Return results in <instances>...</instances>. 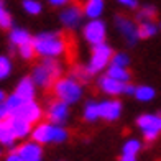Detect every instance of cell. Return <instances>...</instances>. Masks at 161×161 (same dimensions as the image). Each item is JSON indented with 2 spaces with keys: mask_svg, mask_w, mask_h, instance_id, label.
<instances>
[{
  "mask_svg": "<svg viewBox=\"0 0 161 161\" xmlns=\"http://www.w3.org/2000/svg\"><path fill=\"white\" fill-rule=\"evenodd\" d=\"M35 53L43 58H56L64 53L66 43L58 33H40L31 40Z\"/></svg>",
  "mask_w": 161,
  "mask_h": 161,
  "instance_id": "obj_1",
  "label": "cell"
},
{
  "mask_svg": "<svg viewBox=\"0 0 161 161\" xmlns=\"http://www.w3.org/2000/svg\"><path fill=\"white\" fill-rule=\"evenodd\" d=\"M59 74H61L59 63H58L54 58H45V61L33 69L31 79L36 86L49 87L58 77H59Z\"/></svg>",
  "mask_w": 161,
  "mask_h": 161,
  "instance_id": "obj_2",
  "label": "cell"
},
{
  "mask_svg": "<svg viewBox=\"0 0 161 161\" xmlns=\"http://www.w3.org/2000/svg\"><path fill=\"white\" fill-rule=\"evenodd\" d=\"M54 94L56 97L66 102V104H74L80 99L82 96V87L74 77H66V79H59L54 84Z\"/></svg>",
  "mask_w": 161,
  "mask_h": 161,
  "instance_id": "obj_3",
  "label": "cell"
},
{
  "mask_svg": "<svg viewBox=\"0 0 161 161\" xmlns=\"http://www.w3.org/2000/svg\"><path fill=\"white\" fill-rule=\"evenodd\" d=\"M31 136L36 143H61L68 138V133L58 123H41L31 131Z\"/></svg>",
  "mask_w": 161,
  "mask_h": 161,
  "instance_id": "obj_4",
  "label": "cell"
},
{
  "mask_svg": "<svg viewBox=\"0 0 161 161\" xmlns=\"http://www.w3.org/2000/svg\"><path fill=\"white\" fill-rule=\"evenodd\" d=\"M110 58H112V49H110V46H108V45H105L104 41L97 43V45H94V51H92L91 61H89V64L86 66L87 74L92 76V74H97V72H100V71L108 64Z\"/></svg>",
  "mask_w": 161,
  "mask_h": 161,
  "instance_id": "obj_5",
  "label": "cell"
},
{
  "mask_svg": "<svg viewBox=\"0 0 161 161\" xmlns=\"http://www.w3.org/2000/svg\"><path fill=\"white\" fill-rule=\"evenodd\" d=\"M136 123H138V127H140V130L143 131V135L148 142L155 140V138L161 133V115H153V114L142 115Z\"/></svg>",
  "mask_w": 161,
  "mask_h": 161,
  "instance_id": "obj_6",
  "label": "cell"
},
{
  "mask_svg": "<svg viewBox=\"0 0 161 161\" xmlns=\"http://www.w3.org/2000/svg\"><path fill=\"white\" fill-rule=\"evenodd\" d=\"M84 38L91 45L102 43L105 38V23L99 18H91V21L84 26Z\"/></svg>",
  "mask_w": 161,
  "mask_h": 161,
  "instance_id": "obj_7",
  "label": "cell"
},
{
  "mask_svg": "<svg viewBox=\"0 0 161 161\" xmlns=\"http://www.w3.org/2000/svg\"><path fill=\"white\" fill-rule=\"evenodd\" d=\"M10 115H18V117H21V119L28 120L30 123H35V122H38L41 119V108L33 99H28V100L21 102V105Z\"/></svg>",
  "mask_w": 161,
  "mask_h": 161,
  "instance_id": "obj_8",
  "label": "cell"
},
{
  "mask_svg": "<svg viewBox=\"0 0 161 161\" xmlns=\"http://www.w3.org/2000/svg\"><path fill=\"white\" fill-rule=\"evenodd\" d=\"M17 155H18V161H38V159H41L43 150H41V146L33 140L31 143L21 145L17 150Z\"/></svg>",
  "mask_w": 161,
  "mask_h": 161,
  "instance_id": "obj_9",
  "label": "cell"
},
{
  "mask_svg": "<svg viewBox=\"0 0 161 161\" xmlns=\"http://www.w3.org/2000/svg\"><path fill=\"white\" fill-rule=\"evenodd\" d=\"M5 120H7V123L10 125L13 135H15L17 138H23V136H26V135H30L31 123L28 122V120L21 119V117H18V115H8Z\"/></svg>",
  "mask_w": 161,
  "mask_h": 161,
  "instance_id": "obj_10",
  "label": "cell"
},
{
  "mask_svg": "<svg viewBox=\"0 0 161 161\" xmlns=\"http://www.w3.org/2000/svg\"><path fill=\"white\" fill-rule=\"evenodd\" d=\"M122 112V104L119 100H104L99 104V117L105 120H117Z\"/></svg>",
  "mask_w": 161,
  "mask_h": 161,
  "instance_id": "obj_11",
  "label": "cell"
},
{
  "mask_svg": "<svg viewBox=\"0 0 161 161\" xmlns=\"http://www.w3.org/2000/svg\"><path fill=\"white\" fill-rule=\"evenodd\" d=\"M69 115V107L66 102L63 100H58V102H53V104L49 105V110H48V117L49 120L53 123H58V125H61V123L66 122Z\"/></svg>",
  "mask_w": 161,
  "mask_h": 161,
  "instance_id": "obj_12",
  "label": "cell"
},
{
  "mask_svg": "<svg viewBox=\"0 0 161 161\" xmlns=\"http://www.w3.org/2000/svg\"><path fill=\"white\" fill-rule=\"evenodd\" d=\"M115 23L119 26L120 33L125 36L130 45H135L136 40H138V26H135L133 21H130L127 18H120V17L115 18Z\"/></svg>",
  "mask_w": 161,
  "mask_h": 161,
  "instance_id": "obj_13",
  "label": "cell"
},
{
  "mask_svg": "<svg viewBox=\"0 0 161 161\" xmlns=\"http://www.w3.org/2000/svg\"><path fill=\"white\" fill-rule=\"evenodd\" d=\"M99 87L104 92L110 94V96H119V94H122L123 89H125V82L117 80L110 76H104V77L99 79Z\"/></svg>",
  "mask_w": 161,
  "mask_h": 161,
  "instance_id": "obj_14",
  "label": "cell"
},
{
  "mask_svg": "<svg viewBox=\"0 0 161 161\" xmlns=\"http://www.w3.org/2000/svg\"><path fill=\"white\" fill-rule=\"evenodd\" d=\"M80 20H82V12L79 7H69L61 13V21L64 23V26L74 28L80 23Z\"/></svg>",
  "mask_w": 161,
  "mask_h": 161,
  "instance_id": "obj_15",
  "label": "cell"
},
{
  "mask_svg": "<svg viewBox=\"0 0 161 161\" xmlns=\"http://www.w3.org/2000/svg\"><path fill=\"white\" fill-rule=\"evenodd\" d=\"M15 94L18 97H21L23 100H28V99H33L35 96V82L31 77H25L20 80V84L17 86L15 89Z\"/></svg>",
  "mask_w": 161,
  "mask_h": 161,
  "instance_id": "obj_16",
  "label": "cell"
},
{
  "mask_svg": "<svg viewBox=\"0 0 161 161\" xmlns=\"http://www.w3.org/2000/svg\"><path fill=\"white\" fill-rule=\"evenodd\" d=\"M138 151H140V142L138 140H128L125 145H123L122 159L123 161H133V159H136Z\"/></svg>",
  "mask_w": 161,
  "mask_h": 161,
  "instance_id": "obj_17",
  "label": "cell"
},
{
  "mask_svg": "<svg viewBox=\"0 0 161 161\" xmlns=\"http://www.w3.org/2000/svg\"><path fill=\"white\" fill-rule=\"evenodd\" d=\"M15 140H17V136L13 135V131H12L10 125L7 123V120H0V143L12 146L15 143Z\"/></svg>",
  "mask_w": 161,
  "mask_h": 161,
  "instance_id": "obj_18",
  "label": "cell"
},
{
  "mask_svg": "<svg viewBox=\"0 0 161 161\" xmlns=\"http://www.w3.org/2000/svg\"><path fill=\"white\" fill-rule=\"evenodd\" d=\"M102 10H104V0H87L86 3V15L89 18H99Z\"/></svg>",
  "mask_w": 161,
  "mask_h": 161,
  "instance_id": "obj_19",
  "label": "cell"
},
{
  "mask_svg": "<svg viewBox=\"0 0 161 161\" xmlns=\"http://www.w3.org/2000/svg\"><path fill=\"white\" fill-rule=\"evenodd\" d=\"M107 76H110V77H114L117 80H122V82H128V80H130L128 71L125 68H122V66H115V64H112L110 68H108Z\"/></svg>",
  "mask_w": 161,
  "mask_h": 161,
  "instance_id": "obj_20",
  "label": "cell"
},
{
  "mask_svg": "<svg viewBox=\"0 0 161 161\" xmlns=\"http://www.w3.org/2000/svg\"><path fill=\"white\" fill-rule=\"evenodd\" d=\"M10 41L15 46H20V45H23V43L31 41V36L28 31L21 30V28H15V30H12V33H10Z\"/></svg>",
  "mask_w": 161,
  "mask_h": 161,
  "instance_id": "obj_21",
  "label": "cell"
},
{
  "mask_svg": "<svg viewBox=\"0 0 161 161\" xmlns=\"http://www.w3.org/2000/svg\"><path fill=\"white\" fill-rule=\"evenodd\" d=\"M158 31V26L151 21H142L138 26V38H151Z\"/></svg>",
  "mask_w": 161,
  "mask_h": 161,
  "instance_id": "obj_22",
  "label": "cell"
},
{
  "mask_svg": "<svg viewBox=\"0 0 161 161\" xmlns=\"http://www.w3.org/2000/svg\"><path fill=\"white\" fill-rule=\"evenodd\" d=\"M133 96L140 102H148V100H151L153 97H155V91H153L151 87H148V86H142V87H136L135 89Z\"/></svg>",
  "mask_w": 161,
  "mask_h": 161,
  "instance_id": "obj_23",
  "label": "cell"
},
{
  "mask_svg": "<svg viewBox=\"0 0 161 161\" xmlns=\"http://www.w3.org/2000/svg\"><path fill=\"white\" fill-rule=\"evenodd\" d=\"M84 117L86 120L89 122H94L96 119H99V104H96V102H87V105L84 108Z\"/></svg>",
  "mask_w": 161,
  "mask_h": 161,
  "instance_id": "obj_24",
  "label": "cell"
},
{
  "mask_svg": "<svg viewBox=\"0 0 161 161\" xmlns=\"http://www.w3.org/2000/svg\"><path fill=\"white\" fill-rule=\"evenodd\" d=\"M23 8L26 13H31V15H38L41 12V3L38 0H23Z\"/></svg>",
  "mask_w": 161,
  "mask_h": 161,
  "instance_id": "obj_25",
  "label": "cell"
},
{
  "mask_svg": "<svg viewBox=\"0 0 161 161\" xmlns=\"http://www.w3.org/2000/svg\"><path fill=\"white\" fill-rule=\"evenodd\" d=\"M21 102H23V99L18 97L17 94H13V96H10L8 99L3 102V104L7 105V108H8V114H13V112H15L17 108L21 105Z\"/></svg>",
  "mask_w": 161,
  "mask_h": 161,
  "instance_id": "obj_26",
  "label": "cell"
},
{
  "mask_svg": "<svg viewBox=\"0 0 161 161\" xmlns=\"http://www.w3.org/2000/svg\"><path fill=\"white\" fill-rule=\"evenodd\" d=\"M10 71H12L10 59H8V58H5V56H0V80H3L5 77H8Z\"/></svg>",
  "mask_w": 161,
  "mask_h": 161,
  "instance_id": "obj_27",
  "label": "cell"
},
{
  "mask_svg": "<svg viewBox=\"0 0 161 161\" xmlns=\"http://www.w3.org/2000/svg\"><path fill=\"white\" fill-rule=\"evenodd\" d=\"M18 51H20V56L23 59H31L33 54H35V48H33V43L28 41V43H23V45L18 46Z\"/></svg>",
  "mask_w": 161,
  "mask_h": 161,
  "instance_id": "obj_28",
  "label": "cell"
},
{
  "mask_svg": "<svg viewBox=\"0 0 161 161\" xmlns=\"http://www.w3.org/2000/svg\"><path fill=\"white\" fill-rule=\"evenodd\" d=\"M0 26L2 28H10L12 26V17H10V13L5 10L2 0H0Z\"/></svg>",
  "mask_w": 161,
  "mask_h": 161,
  "instance_id": "obj_29",
  "label": "cell"
},
{
  "mask_svg": "<svg viewBox=\"0 0 161 161\" xmlns=\"http://www.w3.org/2000/svg\"><path fill=\"white\" fill-rule=\"evenodd\" d=\"M155 13H156V10L153 8V7H143V8L140 10V13H138V21H150L153 17H155Z\"/></svg>",
  "mask_w": 161,
  "mask_h": 161,
  "instance_id": "obj_30",
  "label": "cell"
},
{
  "mask_svg": "<svg viewBox=\"0 0 161 161\" xmlns=\"http://www.w3.org/2000/svg\"><path fill=\"white\" fill-rule=\"evenodd\" d=\"M110 59H112V64H115V66H122V68H127L128 63H130L128 56H127V54H122V53L115 54L114 58H110Z\"/></svg>",
  "mask_w": 161,
  "mask_h": 161,
  "instance_id": "obj_31",
  "label": "cell"
},
{
  "mask_svg": "<svg viewBox=\"0 0 161 161\" xmlns=\"http://www.w3.org/2000/svg\"><path fill=\"white\" fill-rule=\"evenodd\" d=\"M8 108H7V105L3 104V102H0V120H5L7 117H8Z\"/></svg>",
  "mask_w": 161,
  "mask_h": 161,
  "instance_id": "obj_32",
  "label": "cell"
},
{
  "mask_svg": "<svg viewBox=\"0 0 161 161\" xmlns=\"http://www.w3.org/2000/svg\"><path fill=\"white\" fill-rule=\"evenodd\" d=\"M119 2H120L122 5H125L127 8H136V7H138L136 0H119Z\"/></svg>",
  "mask_w": 161,
  "mask_h": 161,
  "instance_id": "obj_33",
  "label": "cell"
},
{
  "mask_svg": "<svg viewBox=\"0 0 161 161\" xmlns=\"http://www.w3.org/2000/svg\"><path fill=\"white\" fill-rule=\"evenodd\" d=\"M135 89H136L135 86H125L123 92H125V94H130V96H133V94H135Z\"/></svg>",
  "mask_w": 161,
  "mask_h": 161,
  "instance_id": "obj_34",
  "label": "cell"
},
{
  "mask_svg": "<svg viewBox=\"0 0 161 161\" xmlns=\"http://www.w3.org/2000/svg\"><path fill=\"white\" fill-rule=\"evenodd\" d=\"M51 5H56V7H61L64 3H68V0H49Z\"/></svg>",
  "mask_w": 161,
  "mask_h": 161,
  "instance_id": "obj_35",
  "label": "cell"
},
{
  "mask_svg": "<svg viewBox=\"0 0 161 161\" xmlns=\"http://www.w3.org/2000/svg\"><path fill=\"white\" fill-rule=\"evenodd\" d=\"M5 100V94H3V91L0 89V102H3Z\"/></svg>",
  "mask_w": 161,
  "mask_h": 161,
  "instance_id": "obj_36",
  "label": "cell"
},
{
  "mask_svg": "<svg viewBox=\"0 0 161 161\" xmlns=\"http://www.w3.org/2000/svg\"><path fill=\"white\" fill-rule=\"evenodd\" d=\"M0 155H2V151H0Z\"/></svg>",
  "mask_w": 161,
  "mask_h": 161,
  "instance_id": "obj_37",
  "label": "cell"
}]
</instances>
